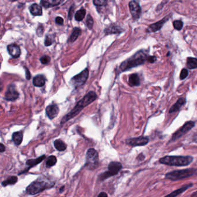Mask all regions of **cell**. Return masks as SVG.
I'll return each mask as SVG.
<instances>
[{
  "instance_id": "ba28073f",
  "label": "cell",
  "mask_w": 197,
  "mask_h": 197,
  "mask_svg": "<svg viewBox=\"0 0 197 197\" xmlns=\"http://www.w3.org/2000/svg\"><path fill=\"white\" fill-rule=\"evenodd\" d=\"M89 71L88 68L83 70L80 74L74 76L71 79L70 84L74 87L75 89H78L80 87L82 86L86 82L87 80L89 78Z\"/></svg>"
},
{
  "instance_id": "7a4b0ae2",
  "label": "cell",
  "mask_w": 197,
  "mask_h": 197,
  "mask_svg": "<svg viewBox=\"0 0 197 197\" xmlns=\"http://www.w3.org/2000/svg\"><path fill=\"white\" fill-rule=\"evenodd\" d=\"M147 58L148 56L146 53L143 51H140L123 62L120 66V70L121 72H124L142 65L147 60Z\"/></svg>"
},
{
  "instance_id": "ac0fdd59",
  "label": "cell",
  "mask_w": 197,
  "mask_h": 197,
  "mask_svg": "<svg viewBox=\"0 0 197 197\" xmlns=\"http://www.w3.org/2000/svg\"><path fill=\"white\" fill-rule=\"evenodd\" d=\"M34 86L38 87H41L45 85L46 78L43 75H38L33 78Z\"/></svg>"
},
{
  "instance_id": "83f0119b",
  "label": "cell",
  "mask_w": 197,
  "mask_h": 197,
  "mask_svg": "<svg viewBox=\"0 0 197 197\" xmlns=\"http://www.w3.org/2000/svg\"><path fill=\"white\" fill-rule=\"evenodd\" d=\"M57 157L54 156H50L48 157L46 161V166L48 168H50L54 166L57 163Z\"/></svg>"
},
{
  "instance_id": "f1b7e54d",
  "label": "cell",
  "mask_w": 197,
  "mask_h": 197,
  "mask_svg": "<svg viewBox=\"0 0 197 197\" xmlns=\"http://www.w3.org/2000/svg\"><path fill=\"white\" fill-rule=\"evenodd\" d=\"M80 34H81V30L79 28L74 29V31L72 33L68 41L70 42H73L75 41L78 39V37L80 35Z\"/></svg>"
},
{
  "instance_id": "60d3db41",
  "label": "cell",
  "mask_w": 197,
  "mask_h": 197,
  "mask_svg": "<svg viewBox=\"0 0 197 197\" xmlns=\"http://www.w3.org/2000/svg\"><path fill=\"white\" fill-rule=\"evenodd\" d=\"M5 146L2 144H0V152L1 153H3L5 151Z\"/></svg>"
},
{
  "instance_id": "4dcf8cb0",
  "label": "cell",
  "mask_w": 197,
  "mask_h": 197,
  "mask_svg": "<svg viewBox=\"0 0 197 197\" xmlns=\"http://www.w3.org/2000/svg\"><path fill=\"white\" fill-rule=\"evenodd\" d=\"M54 41V37L52 35H48L46 36L45 40V45L46 46H49L51 45Z\"/></svg>"
},
{
  "instance_id": "30bf717a",
  "label": "cell",
  "mask_w": 197,
  "mask_h": 197,
  "mask_svg": "<svg viewBox=\"0 0 197 197\" xmlns=\"http://www.w3.org/2000/svg\"><path fill=\"white\" fill-rule=\"evenodd\" d=\"M4 99L8 101H14L19 97V93L17 90L16 86L13 84L9 85L4 95Z\"/></svg>"
},
{
  "instance_id": "b9f144b4",
  "label": "cell",
  "mask_w": 197,
  "mask_h": 197,
  "mask_svg": "<svg viewBox=\"0 0 197 197\" xmlns=\"http://www.w3.org/2000/svg\"><path fill=\"white\" fill-rule=\"evenodd\" d=\"M98 197H108V194H107V193H105V192H101V193L99 194Z\"/></svg>"
},
{
  "instance_id": "52a82bcc",
  "label": "cell",
  "mask_w": 197,
  "mask_h": 197,
  "mask_svg": "<svg viewBox=\"0 0 197 197\" xmlns=\"http://www.w3.org/2000/svg\"><path fill=\"white\" fill-rule=\"evenodd\" d=\"M122 168V164L117 161H112L109 163L108 171L99 175L98 179L100 181L106 180L110 177L116 175Z\"/></svg>"
},
{
  "instance_id": "277c9868",
  "label": "cell",
  "mask_w": 197,
  "mask_h": 197,
  "mask_svg": "<svg viewBox=\"0 0 197 197\" xmlns=\"http://www.w3.org/2000/svg\"><path fill=\"white\" fill-rule=\"evenodd\" d=\"M54 182L50 181L38 179L37 181L32 182L27 187L25 192L31 195H36L37 194L42 193L47 189H51L54 186Z\"/></svg>"
},
{
  "instance_id": "44dd1931",
  "label": "cell",
  "mask_w": 197,
  "mask_h": 197,
  "mask_svg": "<svg viewBox=\"0 0 197 197\" xmlns=\"http://www.w3.org/2000/svg\"><path fill=\"white\" fill-rule=\"evenodd\" d=\"M13 142L16 146H19L23 139V134L21 131H17L14 132L12 136Z\"/></svg>"
},
{
  "instance_id": "9a60e30c",
  "label": "cell",
  "mask_w": 197,
  "mask_h": 197,
  "mask_svg": "<svg viewBox=\"0 0 197 197\" xmlns=\"http://www.w3.org/2000/svg\"><path fill=\"white\" fill-rule=\"evenodd\" d=\"M168 21V16H167L164 19H163L161 21L152 24L149 27L147 31L150 32V33H153V32L157 31L158 30L161 29V27L163 26V25H164L165 23H166Z\"/></svg>"
},
{
  "instance_id": "484cf974",
  "label": "cell",
  "mask_w": 197,
  "mask_h": 197,
  "mask_svg": "<svg viewBox=\"0 0 197 197\" xmlns=\"http://www.w3.org/2000/svg\"><path fill=\"white\" fill-rule=\"evenodd\" d=\"M17 181V177L16 176H11L8 177L5 181H3L1 183V185L3 187H6L8 185H15L16 184Z\"/></svg>"
},
{
  "instance_id": "7bdbcfd3",
  "label": "cell",
  "mask_w": 197,
  "mask_h": 197,
  "mask_svg": "<svg viewBox=\"0 0 197 197\" xmlns=\"http://www.w3.org/2000/svg\"><path fill=\"white\" fill-rule=\"evenodd\" d=\"M73 7H72L71 9H70V12H69V18H70V19H71V17H72V12H73Z\"/></svg>"
},
{
  "instance_id": "8d00e7d4",
  "label": "cell",
  "mask_w": 197,
  "mask_h": 197,
  "mask_svg": "<svg viewBox=\"0 0 197 197\" xmlns=\"http://www.w3.org/2000/svg\"><path fill=\"white\" fill-rule=\"evenodd\" d=\"M44 26L42 25H39L38 26V27L37 28V34L39 36V37H41L42 35H43V33H44Z\"/></svg>"
},
{
  "instance_id": "5bb4252c",
  "label": "cell",
  "mask_w": 197,
  "mask_h": 197,
  "mask_svg": "<svg viewBox=\"0 0 197 197\" xmlns=\"http://www.w3.org/2000/svg\"><path fill=\"white\" fill-rule=\"evenodd\" d=\"M46 156L45 155H43V156H40L38 158H35V159H30L26 161V165L28 166V168L25 169V170L20 173L19 175H21L23 173H25L27 172L28 171H29V169L33 167H34L35 166H36L38 164H40L41 163L42 161L44 160L45 159Z\"/></svg>"
},
{
  "instance_id": "1f68e13d",
  "label": "cell",
  "mask_w": 197,
  "mask_h": 197,
  "mask_svg": "<svg viewBox=\"0 0 197 197\" xmlns=\"http://www.w3.org/2000/svg\"><path fill=\"white\" fill-rule=\"evenodd\" d=\"M173 25L174 28L177 30H181L183 26V23L181 21H173Z\"/></svg>"
},
{
  "instance_id": "d590c367",
  "label": "cell",
  "mask_w": 197,
  "mask_h": 197,
  "mask_svg": "<svg viewBox=\"0 0 197 197\" xmlns=\"http://www.w3.org/2000/svg\"><path fill=\"white\" fill-rule=\"evenodd\" d=\"M40 61L43 64H47L50 61V58L48 56H44L40 58Z\"/></svg>"
},
{
  "instance_id": "ffe728a7",
  "label": "cell",
  "mask_w": 197,
  "mask_h": 197,
  "mask_svg": "<svg viewBox=\"0 0 197 197\" xmlns=\"http://www.w3.org/2000/svg\"><path fill=\"white\" fill-rule=\"evenodd\" d=\"M128 83H129V85L132 87L140 86V79L138 75L137 74L130 75L128 79Z\"/></svg>"
},
{
  "instance_id": "9c48e42d",
  "label": "cell",
  "mask_w": 197,
  "mask_h": 197,
  "mask_svg": "<svg viewBox=\"0 0 197 197\" xmlns=\"http://www.w3.org/2000/svg\"><path fill=\"white\" fill-rule=\"evenodd\" d=\"M195 126V123L192 121H189L185 123V124L180 128L178 130L175 132L171 138V141L175 142L176 140L181 138L183 136L185 135L189 131H190Z\"/></svg>"
},
{
  "instance_id": "6da1fadb",
  "label": "cell",
  "mask_w": 197,
  "mask_h": 197,
  "mask_svg": "<svg viewBox=\"0 0 197 197\" xmlns=\"http://www.w3.org/2000/svg\"><path fill=\"white\" fill-rule=\"evenodd\" d=\"M97 98V94L93 91H90L87 93L82 98L78 101L74 108L65 115L60 121L61 124H64L70 120L76 117L83 109L89 105L93 103Z\"/></svg>"
},
{
  "instance_id": "f6af8a7d",
  "label": "cell",
  "mask_w": 197,
  "mask_h": 197,
  "mask_svg": "<svg viewBox=\"0 0 197 197\" xmlns=\"http://www.w3.org/2000/svg\"><path fill=\"white\" fill-rule=\"evenodd\" d=\"M64 186H62V187H61L60 189V193H62V191H64Z\"/></svg>"
},
{
  "instance_id": "8992f818",
  "label": "cell",
  "mask_w": 197,
  "mask_h": 197,
  "mask_svg": "<svg viewBox=\"0 0 197 197\" xmlns=\"http://www.w3.org/2000/svg\"><path fill=\"white\" fill-rule=\"evenodd\" d=\"M99 156L97 151L93 149H89L86 153L85 167L89 170H94L98 167Z\"/></svg>"
},
{
  "instance_id": "ee69618b",
  "label": "cell",
  "mask_w": 197,
  "mask_h": 197,
  "mask_svg": "<svg viewBox=\"0 0 197 197\" xmlns=\"http://www.w3.org/2000/svg\"><path fill=\"white\" fill-rule=\"evenodd\" d=\"M191 196L193 197H197V191L193 193V194H192Z\"/></svg>"
},
{
  "instance_id": "2e32d148",
  "label": "cell",
  "mask_w": 197,
  "mask_h": 197,
  "mask_svg": "<svg viewBox=\"0 0 197 197\" xmlns=\"http://www.w3.org/2000/svg\"><path fill=\"white\" fill-rule=\"evenodd\" d=\"M7 50L9 54L14 58H18L21 56V49L16 44H11L8 46Z\"/></svg>"
},
{
  "instance_id": "f35d334b",
  "label": "cell",
  "mask_w": 197,
  "mask_h": 197,
  "mask_svg": "<svg viewBox=\"0 0 197 197\" xmlns=\"http://www.w3.org/2000/svg\"><path fill=\"white\" fill-rule=\"evenodd\" d=\"M25 78L27 80H30L31 79V74L29 71V70L27 68H25Z\"/></svg>"
},
{
  "instance_id": "ab89813d",
  "label": "cell",
  "mask_w": 197,
  "mask_h": 197,
  "mask_svg": "<svg viewBox=\"0 0 197 197\" xmlns=\"http://www.w3.org/2000/svg\"><path fill=\"white\" fill-rule=\"evenodd\" d=\"M156 60V57L154 56H149L147 58V61L150 63H153Z\"/></svg>"
},
{
  "instance_id": "f546056e",
  "label": "cell",
  "mask_w": 197,
  "mask_h": 197,
  "mask_svg": "<svg viewBox=\"0 0 197 197\" xmlns=\"http://www.w3.org/2000/svg\"><path fill=\"white\" fill-rule=\"evenodd\" d=\"M86 10L85 9L82 8L80 9V10H79L75 15V20L78 21H82L86 15Z\"/></svg>"
},
{
  "instance_id": "cb8c5ba5",
  "label": "cell",
  "mask_w": 197,
  "mask_h": 197,
  "mask_svg": "<svg viewBox=\"0 0 197 197\" xmlns=\"http://www.w3.org/2000/svg\"><path fill=\"white\" fill-rule=\"evenodd\" d=\"M54 146L59 152L65 151L67 148L66 144L61 140H55L54 141Z\"/></svg>"
},
{
  "instance_id": "7402d4cb",
  "label": "cell",
  "mask_w": 197,
  "mask_h": 197,
  "mask_svg": "<svg viewBox=\"0 0 197 197\" xmlns=\"http://www.w3.org/2000/svg\"><path fill=\"white\" fill-rule=\"evenodd\" d=\"M30 11L34 16H41L42 15L41 7L37 4L31 5L30 7Z\"/></svg>"
},
{
  "instance_id": "4316f807",
  "label": "cell",
  "mask_w": 197,
  "mask_h": 197,
  "mask_svg": "<svg viewBox=\"0 0 197 197\" xmlns=\"http://www.w3.org/2000/svg\"><path fill=\"white\" fill-rule=\"evenodd\" d=\"M186 66L190 70L197 68V58L193 57L187 58Z\"/></svg>"
},
{
  "instance_id": "7c38bea8",
  "label": "cell",
  "mask_w": 197,
  "mask_h": 197,
  "mask_svg": "<svg viewBox=\"0 0 197 197\" xmlns=\"http://www.w3.org/2000/svg\"><path fill=\"white\" fill-rule=\"evenodd\" d=\"M129 8L133 19H138L141 13V8L139 3L135 0L131 1L129 3Z\"/></svg>"
},
{
  "instance_id": "5b68a950",
  "label": "cell",
  "mask_w": 197,
  "mask_h": 197,
  "mask_svg": "<svg viewBox=\"0 0 197 197\" xmlns=\"http://www.w3.org/2000/svg\"><path fill=\"white\" fill-rule=\"evenodd\" d=\"M197 174V169L189 168L173 171L165 175V179L172 181H179Z\"/></svg>"
},
{
  "instance_id": "74e56055",
  "label": "cell",
  "mask_w": 197,
  "mask_h": 197,
  "mask_svg": "<svg viewBox=\"0 0 197 197\" xmlns=\"http://www.w3.org/2000/svg\"><path fill=\"white\" fill-rule=\"evenodd\" d=\"M56 23L58 25H62L64 23V20L61 17L58 16L56 18Z\"/></svg>"
},
{
  "instance_id": "3957f363",
  "label": "cell",
  "mask_w": 197,
  "mask_h": 197,
  "mask_svg": "<svg viewBox=\"0 0 197 197\" xmlns=\"http://www.w3.org/2000/svg\"><path fill=\"white\" fill-rule=\"evenodd\" d=\"M193 161V157L191 156H167L160 159V163L163 164L183 167L190 164Z\"/></svg>"
},
{
  "instance_id": "8fae6325",
  "label": "cell",
  "mask_w": 197,
  "mask_h": 197,
  "mask_svg": "<svg viewBox=\"0 0 197 197\" xmlns=\"http://www.w3.org/2000/svg\"><path fill=\"white\" fill-rule=\"evenodd\" d=\"M149 138L146 136H139L126 140V144L133 147L143 146L149 143Z\"/></svg>"
},
{
  "instance_id": "d6986e66",
  "label": "cell",
  "mask_w": 197,
  "mask_h": 197,
  "mask_svg": "<svg viewBox=\"0 0 197 197\" xmlns=\"http://www.w3.org/2000/svg\"><path fill=\"white\" fill-rule=\"evenodd\" d=\"M186 103V100L185 98H180L177 101L176 103H175L172 107L169 110V113H172L176 112L177 111H179L181 107H183Z\"/></svg>"
},
{
  "instance_id": "e0dca14e",
  "label": "cell",
  "mask_w": 197,
  "mask_h": 197,
  "mask_svg": "<svg viewBox=\"0 0 197 197\" xmlns=\"http://www.w3.org/2000/svg\"><path fill=\"white\" fill-rule=\"evenodd\" d=\"M64 0H41V4L46 8L57 6L62 3Z\"/></svg>"
},
{
  "instance_id": "e575fe53",
  "label": "cell",
  "mask_w": 197,
  "mask_h": 197,
  "mask_svg": "<svg viewBox=\"0 0 197 197\" xmlns=\"http://www.w3.org/2000/svg\"><path fill=\"white\" fill-rule=\"evenodd\" d=\"M188 75H189L188 70L184 68L181 71V74H180V79L181 80H183L185 78H186V77L188 76Z\"/></svg>"
},
{
  "instance_id": "836d02e7",
  "label": "cell",
  "mask_w": 197,
  "mask_h": 197,
  "mask_svg": "<svg viewBox=\"0 0 197 197\" xmlns=\"http://www.w3.org/2000/svg\"><path fill=\"white\" fill-rule=\"evenodd\" d=\"M93 3L97 7L105 6L107 4V0H93Z\"/></svg>"
},
{
  "instance_id": "d6a6232c",
  "label": "cell",
  "mask_w": 197,
  "mask_h": 197,
  "mask_svg": "<svg viewBox=\"0 0 197 197\" xmlns=\"http://www.w3.org/2000/svg\"><path fill=\"white\" fill-rule=\"evenodd\" d=\"M93 23H94V21L93 19V17L91 16L90 15H88L86 20V25L87 27L91 30L93 26Z\"/></svg>"
},
{
  "instance_id": "4fadbf2b",
  "label": "cell",
  "mask_w": 197,
  "mask_h": 197,
  "mask_svg": "<svg viewBox=\"0 0 197 197\" xmlns=\"http://www.w3.org/2000/svg\"><path fill=\"white\" fill-rule=\"evenodd\" d=\"M59 108L57 104L49 105L46 108V113L50 120H53L57 116L59 113Z\"/></svg>"
},
{
  "instance_id": "d4e9b609",
  "label": "cell",
  "mask_w": 197,
  "mask_h": 197,
  "mask_svg": "<svg viewBox=\"0 0 197 197\" xmlns=\"http://www.w3.org/2000/svg\"><path fill=\"white\" fill-rule=\"evenodd\" d=\"M121 31H122V30H121V29L120 27H119L117 25H113V24L110 25L105 30V32L107 34L120 33H121Z\"/></svg>"
},
{
  "instance_id": "bcb514c9",
  "label": "cell",
  "mask_w": 197,
  "mask_h": 197,
  "mask_svg": "<svg viewBox=\"0 0 197 197\" xmlns=\"http://www.w3.org/2000/svg\"><path fill=\"white\" fill-rule=\"evenodd\" d=\"M12 2H14V1H16L17 0H11Z\"/></svg>"
},
{
  "instance_id": "603a6c76",
  "label": "cell",
  "mask_w": 197,
  "mask_h": 197,
  "mask_svg": "<svg viewBox=\"0 0 197 197\" xmlns=\"http://www.w3.org/2000/svg\"><path fill=\"white\" fill-rule=\"evenodd\" d=\"M193 186V184H189V185H185V186H183V187H181L180 189H177L176 190L174 191L172 193L168 194V195H167V197H176L178 195H179V194H181V193L185 192V191H186L187 189L190 188V187H192Z\"/></svg>"
}]
</instances>
